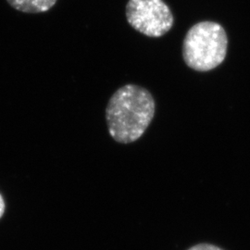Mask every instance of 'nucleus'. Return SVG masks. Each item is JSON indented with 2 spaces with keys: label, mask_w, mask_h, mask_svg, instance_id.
<instances>
[{
  "label": "nucleus",
  "mask_w": 250,
  "mask_h": 250,
  "mask_svg": "<svg viewBox=\"0 0 250 250\" xmlns=\"http://www.w3.org/2000/svg\"><path fill=\"white\" fill-rule=\"evenodd\" d=\"M156 103L151 93L136 84L119 88L108 100L106 108L110 136L121 144L138 140L151 124Z\"/></svg>",
  "instance_id": "1"
},
{
  "label": "nucleus",
  "mask_w": 250,
  "mask_h": 250,
  "mask_svg": "<svg viewBox=\"0 0 250 250\" xmlns=\"http://www.w3.org/2000/svg\"><path fill=\"white\" fill-rule=\"evenodd\" d=\"M227 49L228 36L224 27L205 21L188 30L183 42V58L192 70L209 72L224 62Z\"/></svg>",
  "instance_id": "2"
},
{
  "label": "nucleus",
  "mask_w": 250,
  "mask_h": 250,
  "mask_svg": "<svg viewBox=\"0 0 250 250\" xmlns=\"http://www.w3.org/2000/svg\"><path fill=\"white\" fill-rule=\"evenodd\" d=\"M128 23L148 37H161L173 26L174 18L163 0H129L126 5Z\"/></svg>",
  "instance_id": "3"
},
{
  "label": "nucleus",
  "mask_w": 250,
  "mask_h": 250,
  "mask_svg": "<svg viewBox=\"0 0 250 250\" xmlns=\"http://www.w3.org/2000/svg\"><path fill=\"white\" fill-rule=\"evenodd\" d=\"M57 1L58 0H7L11 8L29 14L46 12L53 8Z\"/></svg>",
  "instance_id": "4"
},
{
  "label": "nucleus",
  "mask_w": 250,
  "mask_h": 250,
  "mask_svg": "<svg viewBox=\"0 0 250 250\" xmlns=\"http://www.w3.org/2000/svg\"><path fill=\"white\" fill-rule=\"evenodd\" d=\"M188 250H224L215 245L212 244H207V243H203V244H197L193 247H191L190 249Z\"/></svg>",
  "instance_id": "5"
},
{
  "label": "nucleus",
  "mask_w": 250,
  "mask_h": 250,
  "mask_svg": "<svg viewBox=\"0 0 250 250\" xmlns=\"http://www.w3.org/2000/svg\"><path fill=\"white\" fill-rule=\"evenodd\" d=\"M5 209H6V204H5V200L2 197V195L0 194V219L2 218V216L5 213Z\"/></svg>",
  "instance_id": "6"
}]
</instances>
